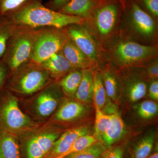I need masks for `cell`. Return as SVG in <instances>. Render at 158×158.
<instances>
[{
    "label": "cell",
    "mask_w": 158,
    "mask_h": 158,
    "mask_svg": "<svg viewBox=\"0 0 158 158\" xmlns=\"http://www.w3.org/2000/svg\"><path fill=\"white\" fill-rule=\"evenodd\" d=\"M124 3L119 0H98L83 25L104 49L119 34Z\"/></svg>",
    "instance_id": "obj_1"
},
{
    "label": "cell",
    "mask_w": 158,
    "mask_h": 158,
    "mask_svg": "<svg viewBox=\"0 0 158 158\" xmlns=\"http://www.w3.org/2000/svg\"><path fill=\"white\" fill-rule=\"evenodd\" d=\"M158 46L146 45L118 35L104 48L107 63L122 70L141 67L157 59Z\"/></svg>",
    "instance_id": "obj_2"
},
{
    "label": "cell",
    "mask_w": 158,
    "mask_h": 158,
    "mask_svg": "<svg viewBox=\"0 0 158 158\" xmlns=\"http://www.w3.org/2000/svg\"><path fill=\"white\" fill-rule=\"evenodd\" d=\"M16 26L33 28L62 29L72 24L83 25L85 19L54 11L43 5L41 0H34L6 18Z\"/></svg>",
    "instance_id": "obj_3"
},
{
    "label": "cell",
    "mask_w": 158,
    "mask_h": 158,
    "mask_svg": "<svg viewBox=\"0 0 158 158\" xmlns=\"http://www.w3.org/2000/svg\"><path fill=\"white\" fill-rule=\"evenodd\" d=\"M157 22L136 0H128L124 3L118 35L144 45L158 46Z\"/></svg>",
    "instance_id": "obj_4"
},
{
    "label": "cell",
    "mask_w": 158,
    "mask_h": 158,
    "mask_svg": "<svg viewBox=\"0 0 158 158\" xmlns=\"http://www.w3.org/2000/svg\"><path fill=\"white\" fill-rule=\"evenodd\" d=\"M40 64L29 60L10 72L4 89L21 98H29L52 81Z\"/></svg>",
    "instance_id": "obj_5"
},
{
    "label": "cell",
    "mask_w": 158,
    "mask_h": 158,
    "mask_svg": "<svg viewBox=\"0 0 158 158\" xmlns=\"http://www.w3.org/2000/svg\"><path fill=\"white\" fill-rule=\"evenodd\" d=\"M2 91L0 100V130L19 136L41 125L23 111L18 98L6 89Z\"/></svg>",
    "instance_id": "obj_6"
},
{
    "label": "cell",
    "mask_w": 158,
    "mask_h": 158,
    "mask_svg": "<svg viewBox=\"0 0 158 158\" xmlns=\"http://www.w3.org/2000/svg\"><path fill=\"white\" fill-rule=\"evenodd\" d=\"M62 133L60 128L44 123L18 136L22 158H45Z\"/></svg>",
    "instance_id": "obj_7"
},
{
    "label": "cell",
    "mask_w": 158,
    "mask_h": 158,
    "mask_svg": "<svg viewBox=\"0 0 158 158\" xmlns=\"http://www.w3.org/2000/svg\"><path fill=\"white\" fill-rule=\"evenodd\" d=\"M64 98L58 82L52 81L37 93L25 100V113L40 124L45 123L57 108Z\"/></svg>",
    "instance_id": "obj_8"
},
{
    "label": "cell",
    "mask_w": 158,
    "mask_h": 158,
    "mask_svg": "<svg viewBox=\"0 0 158 158\" xmlns=\"http://www.w3.org/2000/svg\"><path fill=\"white\" fill-rule=\"evenodd\" d=\"M41 28L16 26L2 59L11 72L30 60L34 44Z\"/></svg>",
    "instance_id": "obj_9"
},
{
    "label": "cell",
    "mask_w": 158,
    "mask_h": 158,
    "mask_svg": "<svg viewBox=\"0 0 158 158\" xmlns=\"http://www.w3.org/2000/svg\"><path fill=\"white\" fill-rule=\"evenodd\" d=\"M69 39L91 61L95 69L106 64L104 49L83 25H70L62 28Z\"/></svg>",
    "instance_id": "obj_10"
},
{
    "label": "cell",
    "mask_w": 158,
    "mask_h": 158,
    "mask_svg": "<svg viewBox=\"0 0 158 158\" xmlns=\"http://www.w3.org/2000/svg\"><path fill=\"white\" fill-rule=\"evenodd\" d=\"M69 39L63 29L42 28L34 44L30 60L41 64L52 55L62 51Z\"/></svg>",
    "instance_id": "obj_11"
},
{
    "label": "cell",
    "mask_w": 158,
    "mask_h": 158,
    "mask_svg": "<svg viewBox=\"0 0 158 158\" xmlns=\"http://www.w3.org/2000/svg\"><path fill=\"white\" fill-rule=\"evenodd\" d=\"M85 104L75 98L64 97L56 110L45 123L60 127L62 125L76 122L87 113Z\"/></svg>",
    "instance_id": "obj_12"
},
{
    "label": "cell",
    "mask_w": 158,
    "mask_h": 158,
    "mask_svg": "<svg viewBox=\"0 0 158 158\" xmlns=\"http://www.w3.org/2000/svg\"><path fill=\"white\" fill-rule=\"evenodd\" d=\"M121 89L126 98L131 102L140 100L146 95L148 86L147 78L144 71L141 73H130L119 78Z\"/></svg>",
    "instance_id": "obj_13"
},
{
    "label": "cell",
    "mask_w": 158,
    "mask_h": 158,
    "mask_svg": "<svg viewBox=\"0 0 158 158\" xmlns=\"http://www.w3.org/2000/svg\"><path fill=\"white\" fill-rule=\"evenodd\" d=\"M88 133L89 128L86 126L76 127L65 131L55 141L45 158H56L63 154L78 138Z\"/></svg>",
    "instance_id": "obj_14"
},
{
    "label": "cell",
    "mask_w": 158,
    "mask_h": 158,
    "mask_svg": "<svg viewBox=\"0 0 158 158\" xmlns=\"http://www.w3.org/2000/svg\"><path fill=\"white\" fill-rule=\"evenodd\" d=\"M40 65L47 71L52 81L58 82L75 69L64 56L62 51L52 55Z\"/></svg>",
    "instance_id": "obj_15"
},
{
    "label": "cell",
    "mask_w": 158,
    "mask_h": 158,
    "mask_svg": "<svg viewBox=\"0 0 158 158\" xmlns=\"http://www.w3.org/2000/svg\"><path fill=\"white\" fill-rule=\"evenodd\" d=\"M62 52L68 62L75 69H95L91 61L69 38L62 48Z\"/></svg>",
    "instance_id": "obj_16"
},
{
    "label": "cell",
    "mask_w": 158,
    "mask_h": 158,
    "mask_svg": "<svg viewBox=\"0 0 158 158\" xmlns=\"http://www.w3.org/2000/svg\"><path fill=\"white\" fill-rule=\"evenodd\" d=\"M109 115L111 116V121L101 140L108 148L120 140L125 132L124 123L119 113L116 110Z\"/></svg>",
    "instance_id": "obj_17"
},
{
    "label": "cell",
    "mask_w": 158,
    "mask_h": 158,
    "mask_svg": "<svg viewBox=\"0 0 158 158\" xmlns=\"http://www.w3.org/2000/svg\"><path fill=\"white\" fill-rule=\"evenodd\" d=\"M0 158H22L18 136L1 130Z\"/></svg>",
    "instance_id": "obj_18"
},
{
    "label": "cell",
    "mask_w": 158,
    "mask_h": 158,
    "mask_svg": "<svg viewBox=\"0 0 158 158\" xmlns=\"http://www.w3.org/2000/svg\"><path fill=\"white\" fill-rule=\"evenodd\" d=\"M98 0H70L59 12L85 19Z\"/></svg>",
    "instance_id": "obj_19"
},
{
    "label": "cell",
    "mask_w": 158,
    "mask_h": 158,
    "mask_svg": "<svg viewBox=\"0 0 158 158\" xmlns=\"http://www.w3.org/2000/svg\"><path fill=\"white\" fill-rule=\"evenodd\" d=\"M102 71V78L107 95L114 102L118 98V92L121 89L120 80L114 70V68L109 63L104 65Z\"/></svg>",
    "instance_id": "obj_20"
},
{
    "label": "cell",
    "mask_w": 158,
    "mask_h": 158,
    "mask_svg": "<svg viewBox=\"0 0 158 158\" xmlns=\"http://www.w3.org/2000/svg\"><path fill=\"white\" fill-rule=\"evenodd\" d=\"M82 78L74 98L83 103L93 101V78L92 69L82 71Z\"/></svg>",
    "instance_id": "obj_21"
},
{
    "label": "cell",
    "mask_w": 158,
    "mask_h": 158,
    "mask_svg": "<svg viewBox=\"0 0 158 158\" xmlns=\"http://www.w3.org/2000/svg\"><path fill=\"white\" fill-rule=\"evenodd\" d=\"M82 71L73 69L58 82L65 97L74 98L81 80Z\"/></svg>",
    "instance_id": "obj_22"
},
{
    "label": "cell",
    "mask_w": 158,
    "mask_h": 158,
    "mask_svg": "<svg viewBox=\"0 0 158 158\" xmlns=\"http://www.w3.org/2000/svg\"><path fill=\"white\" fill-rule=\"evenodd\" d=\"M93 78V101L100 109L102 110L106 104L108 96L103 82L100 71L92 69Z\"/></svg>",
    "instance_id": "obj_23"
},
{
    "label": "cell",
    "mask_w": 158,
    "mask_h": 158,
    "mask_svg": "<svg viewBox=\"0 0 158 158\" xmlns=\"http://www.w3.org/2000/svg\"><path fill=\"white\" fill-rule=\"evenodd\" d=\"M156 140L154 133L145 135L136 143L131 152L130 158H148L153 148Z\"/></svg>",
    "instance_id": "obj_24"
},
{
    "label": "cell",
    "mask_w": 158,
    "mask_h": 158,
    "mask_svg": "<svg viewBox=\"0 0 158 158\" xmlns=\"http://www.w3.org/2000/svg\"><path fill=\"white\" fill-rule=\"evenodd\" d=\"M16 27V25L6 18L0 20V60L6 53L8 43Z\"/></svg>",
    "instance_id": "obj_25"
},
{
    "label": "cell",
    "mask_w": 158,
    "mask_h": 158,
    "mask_svg": "<svg viewBox=\"0 0 158 158\" xmlns=\"http://www.w3.org/2000/svg\"><path fill=\"white\" fill-rule=\"evenodd\" d=\"M95 110V123H94V136L101 142L102 137L110 124L111 121L110 115L104 113L101 109L94 105Z\"/></svg>",
    "instance_id": "obj_26"
},
{
    "label": "cell",
    "mask_w": 158,
    "mask_h": 158,
    "mask_svg": "<svg viewBox=\"0 0 158 158\" xmlns=\"http://www.w3.org/2000/svg\"><path fill=\"white\" fill-rule=\"evenodd\" d=\"M101 141H98L78 152L69 155L65 158H102L103 154L108 149Z\"/></svg>",
    "instance_id": "obj_27"
},
{
    "label": "cell",
    "mask_w": 158,
    "mask_h": 158,
    "mask_svg": "<svg viewBox=\"0 0 158 158\" xmlns=\"http://www.w3.org/2000/svg\"><path fill=\"white\" fill-rule=\"evenodd\" d=\"M94 136L89 134L80 137L72 144L67 151L56 158H65L69 155L78 152L98 142Z\"/></svg>",
    "instance_id": "obj_28"
},
{
    "label": "cell",
    "mask_w": 158,
    "mask_h": 158,
    "mask_svg": "<svg viewBox=\"0 0 158 158\" xmlns=\"http://www.w3.org/2000/svg\"><path fill=\"white\" fill-rule=\"evenodd\" d=\"M136 113L140 118L149 119L157 114L158 104L154 101L145 100L138 104L136 108Z\"/></svg>",
    "instance_id": "obj_29"
},
{
    "label": "cell",
    "mask_w": 158,
    "mask_h": 158,
    "mask_svg": "<svg viewBox=\"0 0 158 158\" xmlns=\"http://www.w3.org/2000/svg\"><path fill=\"white\" fill-rule=\"evenodd\" d=\"M34 0H0V17L6 18Z\"/></svg>",
    "instance_id": "obj_30"
},
{
    "label": "cell",
    "mask_w": 158,
    "mask_h": 158,
    "mask_svg": "<svg viewBox=\"0 0 158 158\" xmlns=\"http://www.w3.org/2000/svg\"><path fill=\"white\" fill-rule=\"evenodd\" d=\"M137 2L143 7L147 13L157 20L158 18V0H138Z\"/></svg>",
    "instance_id": "obj_31"
},
{
    "label": "cell",
    "mask_w": 158,
    "mask_h": 158,
    "mask_svg": "<svg viewBox=\"0 0 158 158\" xmlns=\"http://www.w3.org/2000/svg\"><path fill=\"white\" fill-rule=\"evenodd\" d=\"M143 68V71L145 76L148 81L158 80V59H156L146 65L141 66Z\"/></svg>",
    "instance_id": "obj_32"
},
{
    "label": "cell",
    "mask_w": 158,
    "mask_h": 158,
    "mask_svg": "<svg viewBox=\"0 0 158 158\" xmlns=\"http://www.w3.org/2000/svg\"><path fill=\"white\" fill-rule=\"evenodd\" d=\"M11 71L2 60H0V92L4 89Z\"/></svg>",
    "instance_id": "obj_33"
},
{
    "label": "cell",
    "mask_w": 158,
    "mask_h": 158,
    "mask_svg": "<svg viewBox=\"0 0 158 158\" xmlns=\"http://www.w3.org/2000/svg\"><path fill=\"white\" fill-rule=\"evenodd\" d=\"M124 149L122 146L108 148L103 154L102 158H123Z\"/></svg>",
    "instance_id": "obj_34"
},
{
    "label": "cell",
    "mask_w": 158,
    "mask_h": 158,
    "mask_svg": "<svg viewBox=\"0 0 158 158\" xmlns=\"http://www.w3.org/2000/svg\"><path fill=\"white\" fill-rule=\"evenodd\" d=\"M70 0H50L44 4L49 9L58 11L66 5Z\"/></svg>",
    "instance_id": "obj_35"
},
{
    "label": "cell",
    "mask_w": 158,
    "mask_h": 158,
    "mask_svg": "<svg viewBox=\"0 0 158 158\" xmlns=\"http://www.w3.org/2000/svg\"><path fill=\"white\" fill-rule=\"evenodd\" d=\"M148 90V95L154 101L158 100V80L151 81Z\"/></svg>",
    "instance_id": "obj_36"
},
{
    "label": "cell",
    "mask_w": 158,
    "mask_h": 158,
    "mask_svg": "<svg viewBox=\"0 0 158 158\" xmlns=\"http://www.w3.org/2000/svg\"><path fill=\"white\" fill-rule=\"evenodd\" d=\"M148 158H158V152L154 153L152 155L149 156Z\"/></svg>",
    "instance_id": "obj_37"
},
{
    "label": "cell",
    "mask_w": 158,
    "mask_h": 158,
    "mask_svg": "<svg viewBox=\"0 0 158 158\" xmlns=\"http://www.w3.org/2000/svg\"><path fill=\"white\" fill-rule=\"evenodd\" d=\"M119 1H121L122 2L124 3L125 2H126V1H128V0H119Z\"/></svg>",
    "instance_id": "obj_38"
},
{
    "label": "cell",
    "mask_w": 158,
    "mask_h": 158,
    "mask_svg": "<svg viewBox=\"0 0 158 158\" xmlns=\"http://www.w3.org/2000/svg\"><path fill=\"white\" fill-rule=\"evenodd\" d=\"M2 19V18H1V17H0V20H1V19Z\"/></svg>",
    "instance_id": "obj_39"
}]
</instances>
